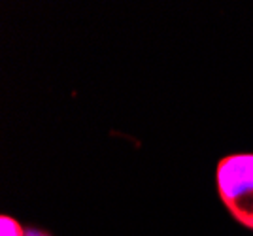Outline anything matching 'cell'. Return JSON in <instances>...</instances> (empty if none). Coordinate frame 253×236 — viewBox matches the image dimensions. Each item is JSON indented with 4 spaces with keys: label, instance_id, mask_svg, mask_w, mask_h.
<instances>
[{
    "label": "cell",
    "instance_id": "cell-1",
    "mask_svg": "<svg viewBox=\"0 0 253 236\" xmlns=\"http://www.w3.org/2000/svg\"><path fill=\"white\" fill-rule=\"evenodd\" d=\"M215 187L236 223L253 231V153H231L217 161Z\"/></svg>",
    "mask_w": 253,
    "mask_h": 236
},
{
    "label": "cell",
    "instance_id": "cell-2",
    "mask_svg": "<svg viewBox=\"0 0 253 236\" xmlns=\"http://www.w3.org/2000/svg\"><path fill=\"white\" fill-rule=\"evenodd\" d=\"M27 229L10 215H2L0 217V236H25Z\"/></svg>",
    "mask_w": 253,
    "mask_h": 236
},
{
    "label": "cell",
    "instance_id": "cell-3",
    "mask_svg": "<svg viewBox=\"0 0 253 236\" xmlns=\"http://www.w3.org/2000/svg\"><path fill=\"white\" fill-rule=\"evenodd\" d=\"M25 236H51L47 231H43V229H36V227H27V233Z\"/></svg>",
    "mask_w": 253,
    "mask_h": 236
}]
</instances>
